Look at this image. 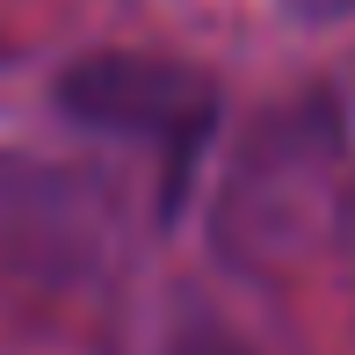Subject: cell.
<instances>
[{
    "label": "cell",
    "instance_id": "cell-1",
    "mask_svg": "<svg viewBox=\"0 0 355 355\" xmlns=\"http://www.w3.org/2000/svg\"><path fill=\"white\" fill-rule=\"evenodd\" d=\"M290 8H297V15H348L355 0H290Z\"/></svg>",
    "mask_w": 355,
    "mask_h": 355
}]
</instances>
